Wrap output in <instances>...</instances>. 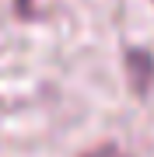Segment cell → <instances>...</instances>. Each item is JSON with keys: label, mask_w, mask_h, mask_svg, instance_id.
<instances>
[{"label": "cell", "mask_w": 154, "mask_h": 157, "mask_svg": "<svg viewBox=\"0 0 154 157\" xmlns=\"http://www.w3.org/2000/svg\"><path fill=\"white\" fill-rule=\"evenodd\" d=\"M28 7H32V0H18V11L21 14H28Z\"/></svg>", "instance_id": "obj_1"}]
</instances>
